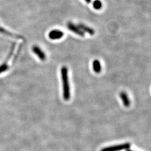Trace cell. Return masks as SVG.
I'll use <instances>...</instances> for the list:
<instances>
[{
    "label": "cell",
    "instance_id": "9c48e42d",
    "mask_svg": "<svg viewBox=\"0 0 151 151\" xmlns=\"http://www.w3.org/2000/svg\"><path fill=\"white\" fill-rule=\"evenodd\" d=\"M77 27H79L81 30L83 31V32H87L91 35H93L94 34H95V30L92 28L88 27H87L86 25H85L83 24H81V23L78 24L77 25Z\"/></svg>",
    "mask_w": 151,
    "mask_h": 151
},
{
    "label": "cell",
    "instance_id": "5b68a950",
    "mask_svg": "<svg viewBox=\"0 0 151 151\" xmlns=\"http://www.w3.org/2000/svg\"><path fill=\"white\" fill-rule=\"evenodd\" d=\"M64 33L60 30H53L49 32L48 37L52 40H58L62 38Z\"/></svg>",
    "mask_w": 151,
    "mask_h": 151
},
{
    "label": "cell",
    "instance_id": "4fadbf2b",
    "mask_svg": "<svg viewBox=\"0 0 151 151\" xmlns=\"http://www.w3.org/2000/svg\"><path fill=\"white\" fill-rule=\"evenodd\" d=\"M127 151H132V150H127Z\"/></svg>",
    "mask_w": 151,
    "mask_h": 151
},
{
    "label": "cell",
    "instance_id": "3957f363",
    "mask_svg": "<svg viewBox=\"0 0 151 151\" xmlns=\"http://www.w3.org/2000/svg\"><path fill=\"white\" fill-rule=\"evenodd\" d=\"M129 143H127L124 144H121L115 146H110L106 148H104L101 151H120L124 150H128L130 148Z\"/></svg>",
    "mask_w": 151,
    "mask_h": 151
},
{
    "label": "cell",
    "instance_id": "6da1fadb",
    "mask_svg": "<svg viewBox=\"0 0 151 151\" xmlns=\"http://www.w3.org/2000/svg\"><path fill=\"white\" fill-rule=\"evenodd\" d=\"M61 78L63 86V96L65 100H70V86L68 76V68L65 66H63L60 70Z\"/></svg>",
    "mask_w": 151,
    "mask_h": 151
},
{
    "label": "cell",
    "instance_id": "52a82bcc",
    "mask_svg": "<svg viewBox=\"0 0 151 151\" xmlns=\"http://www.w3.org/2000/svg\"><path fill=\"white\" fill-rule=\"evenodd\" d=\"M0 33L2 34L3 35H5L6 36H8V37H11V38H16L18 39H24V38L21 35L12 34L11 32H8L7 30H6L4 28H3L1 27H0Z\"/></svg>",
    "mask_w": 151,
    "mask_h": 151
},
{
    "label": "cell",
    "instance_id": "30bf717a",
    "mask_svg": "<svg viewBox=\"0 0 151 151\" xmlns=\"http://www.w3.org/2000/svg\"><path fill=\"white\" fill-rule=\"evenodd\" d=\"M92 68H93V70L95 73H100L102 69L100 62L98 60H94L92 63Z\"/></svg>",
    "mask_w": 151,
    "mask_h": 151
},
{
    "label": "cell",
    "instance_id": "8992f818",
    "mask_svg": "<svg viewBox=\"0 0 151 151\" xmlns=\"http://www.w3.org/2000/svg\"><path fill=\"white\" fill-rule=\"evenodd\" d=\"M32 52L34 54L38 56V58L42 60H46V55L44 53L43 51L37 45H34L32 47Z\"/></svg>",
    "mask_w": 151,
    "mask_h": 151
},
{
    "label": "cell",
    "instance_id": "8fae6325",
    "mask_svg": "<svg viewBox=\"0 0 151 151\" xmlns=\"http://www.w3.org/2000/svg\"><path fill=\"white\" fill-rule=\"evenodd\" d=\"M92 6L95 9L100 10L103 6V4L100 0H95L92 3Z\"/></svg>",
    "mask_w": 151,
    "mask_h": 151
},
{
    "label": "cell",
    "instance_id": "277c9868",
    "mask_svg": "<svg viewBox=\"0 0 151 151\" xmlns=\"http://www.w3.org/2000/svg\"><path fill=\"white\" fill-rule=\"evenodd\" d=\"M67 26L68 29L72 32L76 34L77 35L81 36V37H84L85 36V33L82 31L81 29L78 27L77 26L75 25L74 24H73L71 22H68L67 24Z\"/></svg>",
    "mask_w": 151,
    "mask_h": 151
},
{
    "label": "cell",
    "instance_id": "ba28073f",
    "mask_svg": "<svg viewBox=\"0 0 151 151\" xmlns=\"http://www.w3.org/2000/svg\"><path fill=\"white\" fill-rule=\"evenodd\" d=\"M120 97L125 107H129L130 105L129 99L125 92L122 91L120 93Z\"/></svg>",
    "mask_w": 151,
    "mask_h": 151
},
{
    "label": "cell",
    "instance_id": "7c38bea8",
    "mask_svg": "<svg viewBox=\"0 0 151 151\" xmlns=\"http://www.w3.org/2000/svg\"><path fill=\"white\" fill-rule=\"evenodd\" d=\"M87 4H90L91 2V0H85Z\"/></svg>",
    "mask_w": 151,
    "mask_h": 151
},
{
    "label": "cell",
    "instance_id": "7a4b0ae2",
    "mask_svg": "<svg viewBox=\"0 0 151 151\" xmlns=\"http://www.w3.org/2000/svg\"><path fill=\"white\" fill-rule=\"evenodd\" d=\"M15 47H16V44L15 43H14L12 46H11V49H10V51L9 52V53L8 54L6 59L5 60L4 62L2 64V65H0V74L5 72L6 70H8L9 68V65H8V63H9V61L10 60V58L13 54V52L15 50Z\"/></svg>",
    "mask_w": 151,
    "mask_h": 151
}]
</instances>
